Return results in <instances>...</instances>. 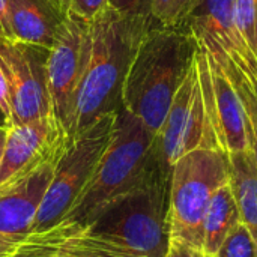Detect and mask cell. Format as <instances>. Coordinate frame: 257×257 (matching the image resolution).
Listing matches in <instances>:
<instances>
[{
  "mask_svg": "<svg viewBox=\"0 0 257 257\" xmlns=\"http://www.w3.org/2000/svg\"><path fill=\"white\" fill-rule=\"evenodd\" d=\"M170 169L160 158L125 197L107 206L86 230L128 257H167Z\"/></svg>",
  "mask_w": 257,
  "mask_h": 257,
  "instance_id": "obj_3",
  "label": "cell"
},
{
  "mask_svg": "<svg viewBox=\"0 0 257 257\" xmlns=\"http://www.w3.org/2000/svg\"><path fill=\"white\" fill-rule=\"evenodd\" d=\"M206 53L211 68L214 107L221 148L227 154L247 151L250 149V143L247 134V114L242 99L224 68L208 50Z\"/></svg>",
  "mask_w": 257,
  "mask_h": 257,
  "instance_id": "obj_15",
  "label": "cell"
},
{
  "mask_svg": "<svg viewBox=\"0 0 257 257\" xmlns=\"http://www.w3.org/2000/svg\"><path fill=\"white\" fill-rule=\"evenodd\" d=\"M238 29L257 57V0H235Z\"/></svg>",
  "mask_w": 257,
  "mask_h": 257,
  "instance_id": "obj_21",
  "label": "cell"
},
{
  "mask_svg": "<svg viewBox=\"0 0 257 257\" xmlns=\"http://www.w3.org/2000/svg\"><path fill=\"white\" fill-rule=\"evenodd\" d=\"M50 48L0 39V66L11 96V125L53 116L48 92L47 60Z\"/></svg>",
  "mask_w": 257,
  "mask_h": 257,
  "instance_id": "obj_7",
  "label": "cell"
},
{
  "mask_svg": "<svg viewBox=\"0 0 257 257\" xmlns=\"http://www.w3.org/2000/svg\"><path fill=\"white\" fill-rule=\"evenodd\" d=\"M184 26L215 59H229L257 81V57L238 29L235 0H200Z\"/></svg>",
  "mask_w": 257,
  "mask_h": 257,
  "instance_id": "obj_10",
  "label": "cell"
},
{
  "mask_svg": "<svg viewBox=\"0 0 257 257\" xmlns=\"http://www.w3.org/2000/svg\"><path fill=\"white\" fill-rule=\"evenodd\" d=\"M14 39L51 48L69 17V0H6Z\"/></svg>",
  "mask_w": 257,
  "mask_h": 257,
  "instance_id": "obj_14",
  "label": "cell"
},
{
  "mask_svg": "<svg viewBox=\"0 0 257 257\" xmlns=\"http://www.w3.org/2000/svg\"><path fill=\"white\" fill-rule=\"evenodd\" d=\"M90 50V21L69 12L47 60L51 111L65 134Z\"/></svg>",
  "mask_w": 257,
  "mask_h": 257,
  "instance_id": "obj_9",
  "label": "cell"
},
{
  "mask_svg": "<svg viewBox=\"0 0 257 257\" xmlns=\"http://www.w3.org/2000/svg\"><path fill=\"white\" fill-rule=\"evenodd\" d=\"M230 184L238 203L241 221L257 244V167L250 149L229 154Z\"/></svg>",
  "mask_w": 257,
  "mask_h": 257,
  "instance_id": "obj_17",
  "label": "cell"
},
{
  "mask_svg": "<svg viewBox=\"0 0 257 257\" xmlns=\"http://www.w3.org/2000/svg\"><path fill=\"white\" fill-rule=\"evenodd\" d=\"M0 108L3 114L8 119V123L11 125V96H9V87L8 80L5 77V72L0 66Z\"/></svg>",
  "mask_w": 257,
  "mask_h": 257,
  "instance_id": "obj_25",
  "label": "cell"
},
{
  "mask_svg": "<svg viewBox=\"0 0 257 257\" xmlns=\"http://www.w3.org/2000/svg\"><path fill=\"white\" fill-rule=\"evenodd\" d=\"M230 181L229 154L221 148H199L179 158L170 169V241L202 248L203 215L215 191Z\"/></svg>",
  "mask_w": 257,
  "mask_h": 257,
  "instance_id": "obj_5",
  "label": "cell"
},
{
  "mask_svg": "<svg viewBox=\"0 0 257 257\" xmlns=\"http://www.w3.org/2000/svg\"><path fill=\"white\" fill-rule=\"evenodd\" d=\"M57 161L0 185V257L11 256L33 233L35 220Z\"/></svg>",
  "mask_w": 257,
  "mask_h": 257,
  "instance_id": "obj_11",
  "label": "cell"
},
{
  "mask_svg": "<svg viewBox=\"0 0 257 257\" xmlns=\"http://www.w3.org/2000/svg\"><path fill=\"white\" fill-rule=\"evenodd\" d=\"M158 143L161 157L169 169L194 149L221 148L217 130L205 105L196 62L173 98L158 133Z\"/></svg>",
  "mask_w": 257,
  "mask_h": 257,
  "instance_id": "obj_8",
  "label": "cell"
},
{
  "mask_svg": "<svg viewBox=\"0 0 257 257\" xmlns=\"http://www.w3.org/2000/svg\"><path fill=\"white\" fill-rule=\"evenodd\" d=\"M151 2L152 0H108V5L120 12L151 15Z\"/></svg>",
  "mask_w": 257,
  "mask_h": 257,
  "instance_id": "obj_23",
  "label": "cell"
},
{
  "mask_svg": "<svg viewBox=\"0 0 257 257\" xmlns=\"http://www.w3.org/2000/svg\"><path fill=\"white\" fill-rule=\"evenodd\" d=\"M9 257H128L90 235L84 226L62 221L27 236Z\"/></svg>",
  "mask_w": 257,
  "mask_h": 257,
  "instance_id": "obj_13",
  "label": "cell"
},
{
  "mask_svg": "<svg viewBox=\"0 0 257 257\" xmlns=\"http://www.w3.org/2000/svg\"><path fill=\"white\" fill-rule=\"evenodd\" d=\"M117 111L108 113L71 140L59 161L38 211L33 233L62 223L81 199L95 169L110 143Z\"/></svg>",
  "mask_w": 257,
  "mask_h": 257,
  "instance_id": "obj_6",
  "label": "cell"
},
{
  "mask_svg": "<svg viewBox=\"0 0 257 257\" xmlns=\"http://www.w3.org/2000/svg\"><path fill=\"white\" fill-rule=\"evenodd\" d=\"M0 39H14L6 0H0Z\"/></svg>",
  "mask_w": 257,
  "mask_h": 257,
  "instance_id": "obj_26",
  "label": "cell"
},
{
  "mask_svg": "<svg viewBox=\"0 0 257 257\" xmlns=\"http://www.w3.org/2000/svg\"><path fill=\"white\" fill-rule=\"evenodd\" d=\"M167 257H211L202 248L182 241H170Z\"/></svg>",
  "mask_w": 257,
  "mask_h": 257,
  "instance_id": "obj_24",
  "label": "cell"
},
{
  "mask_svg": "<svg viewBox=\"0 0 257 257\" xmlns=\"http://www.w3.org/2000/svg\"><path fill=\"white\" fill-rule=\"evenodd\" d=\"M154 23L151 15L120 12L110 5L90 21V50L66 131L68 143L102 116L123 107L126 74Z\"/></svg>",
  "mask_w": 257,
  "mask_h": 257,
  "instance_id": "obj_1",
  "label": "cell"
},
{
  "mask_svg": "<svg viewBox=\"0 0 257 257\" xmlns=\"http://www.w3.org/2000/svg\"><path fill=\"white\" fill-rule=\"evenodd\" d=\"M68 145V137L54 116L8 126L0 185L23 178L38 167L57 161Z\"/></svg>",
  "mask_w": 257,
  "mask_h": 257,
  "instance_id": "obj_12",
  "label": "cell"
},
{
  "mask_svg": "<svg viewBox=\"0 0 257 257\" xmlns=\"http://www.w3.org/2000/svg\"><path fill=\"white\" fill-rule=\"evenodd\" d=\"M214 257H257V244L248 227L239 220Z\"/></svg>",
  "mask_w": 257,
  "mask_h": 257,
  "instance_id": "obj_20",
  "label": "cell"
},
{
  "mask_svg": "<svg viewBox=\"0 0 257 257\" xmlns=\"http://www.w3.org/2000/svg\"><path fill=\"white\" fill-rule=\"evenodd\" d=\"M160 158L163 157L158 134L122 107L117 111L110 143L89 185L63 221L90 224L107 206L140 185Z\"/></svg>",
  "mask_w": 257,
  "mask_h": 257,
  "instance_id": "obj_4",
  "label": "cell"
},
{
  "mask_svg": "<svg viewBox=\"0 0 257 257\" xmlns=\"http://www.w3.org/2000/svg\"><path fill=\"white\" fill-rule=\"evenodd\" d=\"M224 68L229 78L235 84L247 114V134L250 151L254 157L257 167V81H251L239 68H236L229 59H217Z\"/></svg>",
  "mask_w": 257,
  "mask_h": 257,
  "instance_id": "obj_18",
  "label": "cell"
},
{
  "mask_svg": "<svg viewBox=\"0 0 257 257\" xmlns=\"http://www.w3.org/2000/svg\"><path fill=\"white\" fill-rule=\"evenodd\" d=\"M0 126H9V123H8V119H6V116L3 114L2 108H0Z\"/></svg>",
  "mask_w": 257,
  "mask_h": 257,
  "instance_id": "obj_28",
  "label": "cell"
},
{
  "mask_svg": "<svg viewBox=\"0 0 257 257\" xmlns=\"http://www.w3.org/2000/svg\"><path fill=\"white\" fill-rule=\"evenodd\" d=\"M197 50L199 42L185 26L155 21L145 33L126 74L122 105L152 133H160Z\"/></svg>",
  "mask_w": 257,
  "mask_h": 257,
  "instance_id": "obj_2",
  "label": "cell"
},
{
  "mask_svg": "<svg viewBox=\"0 0 257 257\" xmlns=\"http://www.w3.org/2000/svg\"><path fill=\"white\" fill-rule=\"evenodd\" d=\"M200 0H152L151 15L163 26H184Z\"/></svg>",
  "mask_w": 257,
  "mask_h": 257,
  "instance_id": "obj_19",
  "label": "cell"
},
{
  "mask_svg": "<svg viewBox=\"0 0 257 257\" xmlns=\"http://www.w3.org/2000/svg\"><path fill=\"white\" fill-rule=\"evenodd\" d=\"M239 220L241 217L238 203L233 194L232 184L229 181L215 191V194L206 206L202 224V250L211 257L215 256L221 244L224 242L226 236Z\"/></svg>",
  "mask_w": 257,
  "mask_h": 257,
  "instance_id": "obj_16",
  "label": "cell"
},
{
  "mask_svg": "<svg viewBox=\"0 0 257 257\" xmlns=\"http://www.w3.org/2000/svg\"><path fill=\"white\" fill-rule=\"evenodd\" d=\"M108 6V0H69L71 14L92 21Z\"/></svg>",
  "mask_w": 257,
  "mask_h": 257,
  "instance_id": "obj_22",
  "label": "cell"
},
{
  "mask_svg": "<svg viewBox=\"0 0 257 257\" xmlns=\"http://www.w3.org/2000/svg\"><path fill=\"white\" fill-rule=\"evenodd\" d=\"M8 136V126H0V169L3 163V154H5V143Z\"/></svg>",
  "mask_w": 257,
  "mask_h": 257,
  "instance_id": "obj_27",
  "label": "cell"
}]
</instances>
